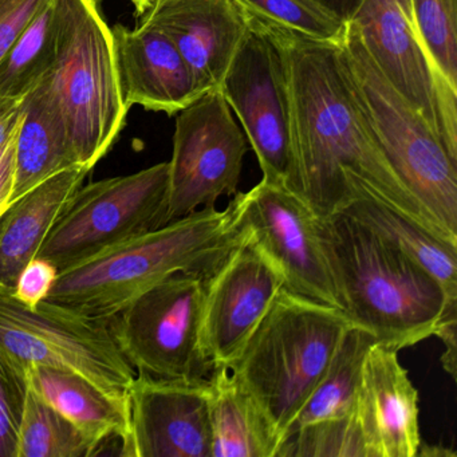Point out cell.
Returning <instances> with one entry per match:
<instances>
[{"instance_id":"obj_1","label":"cell","mask_w":457,"mask_h":457,"mask_svg":"<svg viewBox=\"0 0 457 457\" xmlns=\"http://www.w3.org/2000/svg\"><path fill=\"white\" fill-rule=\"evenodd\" d=\"M263 22L287 68L293 129L288 191L318 218L370 197L451 243L385 157L361 108L341 45Z\"/></svg>"},{"instance_id":"obj_2","label":"cell","mask_w":457,"mask_h":457,"mask_svg":"<svg viewBox=\"0 0 457 457\" xmlns=\"http://www.w3.org/2000/svg\"><path fill=\"white\" fill-rule=\"evenodd\" d=\"M239 237L231 207L200 208L58 272L46 301L111 320L136 296L179 272L210 277Z\"/></svg>"},{"instance_id":"obj_3","label":"cell","mask_w":457,"mask_h":457,"mask_svg":"<svg viewBox=\"0 0 457 457\" xmlns=\"http://www.w3.org/2000/svg\"><path fill=\"white\" fill-rule=\"evenodd\" d=\"M320 231L353 326L398 350L435 337L457 312L440 283L389 240L345 212L320 218Z\"/></svg>"},{"instance_id":"obj_4","label":"cell","mask_w":457,"mask_h":457,"mask_svg":"<svg viewBox=\"0 0 457 457\" xmlns=\"http://www.w3.org/2000/svg\"><path fill=\"white\" fill-rule=\"evenodd\" d=\"M350 326L341 309L283 287L232 363L280 446Z\"/></svg>"},{"instance_id":"obj_5","label":"cell","mask_w":457,"mask_h":457,"mask_svg":"<svg viewBox=\"0 0 457 457\" xmlns=\"http://www.w3.org/2000/svg\"><path fill=\"white\" fill-rule=\"evenodd\" d=\"M55 55L42 79L79 167L93 170L127 121L113 34L98 0H54Z\"/></svg>"},{"instance_id":"obj_6","label":"cell","mask_w":457,"mask_h":457,"mask_svg":"<svg viewBox=\"0 0 457 457\" xmlns=\"http://www.w3.org/2000/svg\"><path fill=\"white\" fill-rule=\"evenodd\" d=\"M339 45L385 157L446 239L457 245V162L421 113L385 79L352 22Z\"/></svg>"},{"instance_id":"obj_7","label":"cell","mask_w":457,"mask_h":457,"mask_svg":"<svg viewBox=\"0 0 457 457\" xmlns=\"http://www.w3.org/2000/svg\"><path fill=\"white\" fill-rule=\"evenodd\" d=\"M0 353L26 374L33 365L68 369L106 395L128 401L136 370L120 352L109 320L87 318L49 301L29 309L0 288Z\"/></svg>"},{"instance_id":"obj_8","label":"cell","mask_w":457,"mask_h":457,"mask_svg":"<svg viewBox=\"0 0 457 457\" xmlns=\"http://www.w3.org/2000/svg\"><path fill=\"white\" fill-rule=\"evenodd\" d=\"M170 164L79 187L55 221L38 256L58 270L168 221Z\"/></svg>"},{"instance_id":"obj_9","label":"cell","mask_w":457,"mask_h":457,"mask_svg":"<svg viewBox=\"0 0 457 457\" xmlns=\"http://www.w3.org/2000/svg\"><path fill=\"white\" fill-rule=\"evenodd\" d=\"M204 278L179 272L141 293L109 320L136 373L157 378H208L202 342Z\"/></svg>"},{"instance_id":"obj_10","label":"cell","mask_w":457,"mask_h":457,"mask_svg":"<svg viewBox=\"0 0 457 457\" xmlns=\"http://www.w3.org/2000/svg\"><path fill=\"white\" fill-rule=\"evenodd\" d=\"M220 92L255 152L262 180L287 188L293 173L287 68L277 38L259 18L250 15Z\"/></svg>"},{"instance_id":"obj_11","label":"cell","mask_w":457,"mask_h":457,"mask_svg":"<svg viewBox=\"0 0 457 457\" xmlns=\"http://www.w3.org/2000/svg\"><path fill=\"white\" fill-rule=\"evenodd\" d=\"M229 203L237 228L277 267L285 287L345 310L320 218L286 187L262 180Z\"/></svg>"},{"instance_id":"obj_12","label":"cell","mask_w":457,"mask_h":457,"mask_svg":"<svg viewBox=\"0 0 457 457\" xmlns=\"http://www.w3.org/2000/svg\"><path fill=\"white\" fill-rule=\"evenodd\" d=\"M350 22L385 79L421 113L457 162V90L430 60L411 0H363Z\"/></svg>"},{"instance_id":"obj_13","label":"cell","mask_w":457,"mask_h":457,"mask_svg":"<svg viewBox=\"0 0 457 457\" xmlns=\"http://www.w3.org/2000/svg\"><path fill=\"white\" fill-rule=\"evenodd\" d=\"M247 138L220 90L178 113L170 164L168 221L237 194Z\"/></svg>"},{"instance_id":"obj_14","label":"cell","mask_w":457,"mask_h":457,"mask_svg":"<svg viewBox=\"0 0 457 457\" xmlns=\"http://www.w3.org/2000/svg\"><path fill=\"white\" fill-rule=\"evenodd\" d=\"M283 287L277 267L239 229L228 255L204 278L202 342L212 368L237 360Z\"/></svg>"},{"instance_id":"obj_15","label":"cell","mask_w":457,"mask_h":457,"mask_svg":"<svg viewBox=\"0 0 457 457\" xmlns=\"http://www.w3.org/2000/svg\"><path fill=\"white\" fill-rule=\"evenodd\" d=\"M125 457H212L208 378L136 373L128 395Z\"/></svg>"},{"instance_id":"obj_16","label":"cell","mask_w":457,"mask_h":457,"mask_svg":"<svg viewBox=\"0 0 457 457\" xmlns=\"http://www.w3.org/2000/svg\"><path fill=\"white\" fill-rule=\"evenodd\" d=\"M140 17L178 47L203 96L220 90L250 25V15L235 0H152Z\"/></svg>"},{"instance_id":"obj_17","label":"cell","mask_w":457,"mask_h":457,"mask_svg":"<svg viewBox=\"0 0 457 457\" xmlns=\"http://www.w3.org/2000/svg\"><path fill=\"white\" fill-rule=\"evenodd\" d=\"M353 411L369 457H416L421 445L419 392L398 350L381 344L370 347Z\"/></svg>"},{"instance_id":"obj_18","label":"cell","mask_w":457,"mask_h":457,"mask_svg":"<svg viewBox=\"0 0 457 457\" xmlns=\"http://www.w3.org/2000/svg\"><path fill=\"white\" fill-rule=\"evenodd\" d=\"M114 50L122 95L129 108L175 116L202 97L188 63L159 29L114 25Z\"/></svg>"},{"instance_id":"obj_19","label":"cell","mask_w":457,"mask_h":457,"mask_svg":"<svg viewBox=\"0 0 457 457\" xmlns=\"http://www.w3.org/2000/svg\"><path fill=\"white\" fill-rule=\"evenodd\" d=\"M92 170H62L26 192L0 216V288L12 291L21 271L37 258L55 221Z\"/></svg>"},{"instance_id":"obj_20","label":"cell","mask_w":457,"mask_h":457,"mask_svg":"<svg viewBox=\"0 0 457 457\" xmlns=\"http://www.w3.org/2000/svg\"><path fill=\"white\" fill-rule=\"evenodd\" d=\"M28 385L93 444L97 453L106 441L116 438L120 449L129 432L128 401H120L76 371L52 366L26 369ZM120 454V453H119Z\"/></svg>"},{"instance_id":"obj_21","label":"cell","mask_w":457,"mask_h":457,"mask_svg":"<svg viewBox=\"0 0 457 457\" xmlns=\"http://www.w3.org/2000/svg\"><path fill=\"white\" fill-rule=\"evenodd\" d=\"M73 167L79 165L62 117L39 82L23 98L22 121L15 137L12 203L52 176Z\"/></svg>"},{"instance_id":"obj_22","label":"cell","mask_w":457,"mask_h":457,"mask_svg":"<svg viewBox=\"0 0 457 457\" xmlns=\"http://www.w3.org/2000/svg\"><path fill=\"white\" fill-rule=\"evenodd\" d=\"M212 457H277L271 427L231 366H215L208 376Z\"/></svg>"},{"instance_id":"obj_23","label":"cell","mask_w":457,"mask_h":457,"mask_svg":"<svg viewBox=\"0 0 457 457\" xmlns=\"http://www.w3.org/2000/svg\"><path fill=\"white\" fill-rule=\"evenodd\" d=\"M344 212L389 240L440 283L449 302H457V245L370 197H360Z\"/></svg>"},{"instance_id":"obj_24","label":"cell","mask_w":457,"mask_h":457,"mask_svg":"<svg viewBox=\"0 0 457 457\" xmlns=\"http://www.w3.org/2000/svg\"><path fill=\"white\" fill-rule=\"evenodd\" d=\"M374 344L376 337L370 331L353 325L347 328L328 370L294 420L287 437L304 425L352 413L362 378L363 362Z\"/></svg>"},{"instance_id":"obj_25","label":"cell","mask_w":457,"mask_h":457,"mask_svg":"<svg viewBox=\"0 0 457 457\" xmlns=\"http://www.w3.org/2000/svg\"><path fill=\"white\" fill-rule=\"evenodd\" d=\"M54 55L55 6L50 0L0 61V96L23 100L46 76Z\"/></svg>"},{"instance_id":"obj_26","label":"cell","mask_w":457,"mask_h":457,"mask_svg":"<svg viewBox=\"0 0 457 457\" xmlns=\"http://www.w3.org/2000/svg\"><path fill=\"white\" fill-rule=\"evenodd\" d=\"M95 444L28 385L17 457L96 456Z\"/></svg>"},{"instance_id":"obj_27","label":"cell","mask_w":457,"mask_h":457,"mask_svg":"<svg viewBox=\"0 0 457 457\" xmlns=\"http://www.w3.org/2000/svg\"><path fill=\"white\" fill-rule=\"evenodd\" d=\"M248 14L322 42L339 44L346 22L317 0H235Z\"/></svg>"},{"instance_id":"obj_28","label":"cell","mask_w":457,"mask_h":457,"mask_svg":"<svg viewBox=\"0 0 457 457\" xmlns=\"http://www.w3.org/2000/svg\"><path fill=\"white\" fill-rule=\"evenodd\" d=\"M277 457H369V452L353 411L299 428L286 438Z\"/></svg>"},{"instance_id":"obj_29","label":"cell","mask_w":457,"mask_h":457,"mask_svg":"<svg viewBox=\"0 0 457 457\" xmlns=\"http://www.w3.org/2000/svg\"><path fill=\"white\" fill-rule=\"evenodd\" d=\"M411 7L430 60L457 90V0H411Z\"/></svg>"},{"instance_id":"obj_30","label":"cell","mask_w":457,"mask_h":457,"mask_svg":"<svg viewBox=\"0 0 457 457\" xmlns=\"http://www.w3.org/2000/svg\"><path fill=\"white\" fill-rule=\"evenodd\" d=\"M28 379L0 353V457H17Z\"/></svg>"},{"instance_id":"obj_31","label":"cell","mask_w":457,"mask_h":457,"mask_svg":"<svg viewBox=\"0 0 457 457\" xmlns=\"http://www.w3.org/2000/svg\"><path fill=\"white\" fill-rule=\"evenodd\" d=\"M58 272L60 270L52 262L37 256L21 271L12 294L29 309H37L49 296Z\"/></svg>"},{"instance_id":"obj_32","label":"cell","mask_w":457,"mask_h":457,"mask_svg":"<svg viewBox=\"0 0 457 457\" xmlns=\"http://www.w3.org/2000/svg\"><path fill=\"white\" fill-rule=\"evenodd\" d=\"M50 0H0V61Z\"/></svg>"},{"instance_id":"obj_33","label":"cell","mask_w":457,"mask_h":457,"mask_svg":"<svg viewBox=\"0 0 457 457\" xmlns=\"http://www.w3.org/2000/svg\"><path fill=\"white\" fill-rule=\"evenodd\" d=\"M456 328H457V312H446L441 320L440 326L436 331L435 337L441 339L444 344V354L441 355V363L444 370L456 379Z\"/></svg>"},{"instance_id":"obj_34","label":"cell","mask_w":457,"mask_h":457,"mask_svg":"<svg viewBox=\"0 0 457 457\" xmlns=\"http://www.w3.org/2000/svg\"><path fill=\"white\" fill-rule=\"evenodd\" d=\"M23 116V100L0 96V149L17 137Z\"/></svg>"},{"instance_id":"obj_35","label":"cell","mask_w":457,"mask_h":457,"mask_svg":"<svg viewBox=\"0 0 457 457\" xmlns=\"http://www.w3.org/2000/svg\"><path fill=\"white\" fill-rule=\"evenodd\" d=\"M15 140L0 149V216L9 208L14 188Z\"/></svg>"},{"instance_id":"obj_36","label":"cell","mask_w":457,"mask_h":457,"mask_svg":"<svg viewBox=\"0 0 457 457\" xmlns=\"http://www.w3.org/2000/svg\"><path fill=\"white\" fill-rule=\"evenodd\" d=\"M317 2L347 23L353 20L363 0H317Z\"/></svg>"},{"instance_id":"obj_37","label":"cell","mask_w":457,"mask_h":457,"mask_svg":"<svg viewBox=\"0 0 457 457\" xmlns=\"http://www.w3.org/2000/svg\"><path fill=\"white\" fill-rule=\"evenodd\" d=\"M416 456L422 457H454L456 453H454L452 449L445 448V446L441 445H420L419 451H417Z\"/></svg>"},{"instance_id":"obj_38","label":"cell","mask_w":457,"mask_h":457,"mask_svg":"<svg viewBox=\"0 0 457 457\" xmlns=\"http://www.w3.org/2000/svg\"><path fill=\"white\" fill-rule=\"evenodd\" d=\"M130 2H132L133 6H135L137 15H143L152 4V0H130Z\"/></svg>"}]
</instances>
